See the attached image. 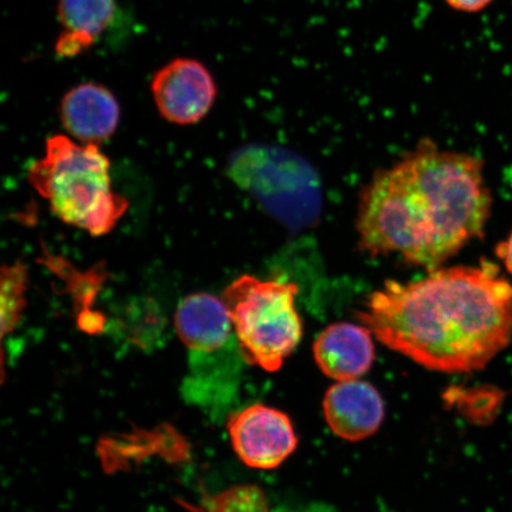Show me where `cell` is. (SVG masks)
<instances>
[{
  "label": "cell",
  "instance_id": "9a60e30c",
  "mask_svg": "<svg viewBox=\"0 0 512 512\" xmlns=\"http://www.w3.org/2000/svg\"><path fill=\"white\" fill-rule=\"evenodd\" d=\"M494 2V0H445V3L451 9L465 12V14H475V12L482 11Z\"/></svg>",
  "mask_w": 512,
  "mask_h": 512
},
{
  "label": "cell",
  "instance_id": "3957f363",
  "mask_svg": "<svg viewBox=\"0 0 512 512\" xmlns=\"http://www.w3.org/2000/svg\"><path fill=\"white\" fill-rule=\"evenodd\" d=\"M29 182L59 219L94 236L110 233L128 208L112 191L110 160L96 144L51 137L46 155L31 165Z\"/></svg>",
  "mask_w": 512,
  "mask_h": 512
},
{
  "label": "cell",
  "instance_id": "ba28073f",
  "mask_svg": "<svg viewBox=\"0 0 512 512\" xmlns=\"http://www.w3.org/2000/svg\"><path fill=\"white\" fill-rule=\"evenodd\" d=\"M323 413L337 437L361 441L380 430L386 407L373 384L357 379L332 384L324 396Z\"/></svg>",
  "mask_w": 512,
  "mask_h": 512
},
{
  "label": "cell",
  "instance_id": "8fae6325",
  "mask_svg": "<svg viewBox=\"0 0 512 512\" xmlns=\"http://www.w3.org/2000/svg\"><path fill=\"white\" fill-rule=\"evenodd\" d=\"M117 99L104 86L86 82L64 95L62 124L80 142L95 144L111 137L119 124Z\"/></svg>",
  "mask_w": 512,
  "mask_h": 512
},
{
  "label": "cell",
  "instance_id": "7c38bea8",
  "mask_svg": "<svg viewBox=\"0 0 512 512\" xmlns=\"http://www.w3.org/2000/svg\"><path fill=\"white\" fill-rule=\"evenodd\" d=\"M115 0H59L57 18L62 32L55 51L60 57L78 56L91 48L113 22Z\"/></svg>",
  "mask_w": 512,
  "mask_h": 512
},
{
  "label": "cell",
  "instance_id": "5b68a950",
  "mask_svg": "<svg viewBox=\"0 0 512 512\" xmlns=\"http://www.w3.org/2000/svg\"><path fill=\"white\" fill-rule=\"evenodd\" d=\"M227 428L235 453L253 469H275L297 450L298 437L288 415L260 403L230 413Z\"/></svg>",
  "mask_w": 512,
  "mask_h": 512
},
{
  "label": "cell",
  "instance_id": "6da1fadb",
  "mask_svg": "<svg viewBox=\"0 0 512 512\" xmlns=\"http://www.w3.org/2000/svg\"><path fill=\"white\" fill-rule=\"evenodd\" d=\"M390 350L446 374L483 369L512 342V286L497 265L439 267L389 280L358 313Z\"/></svg>",
  "mask_w": 512,
  "mask_h": 512
},
{
  "label": "cell",
  "instance_id": "7a4b0ae2",
  "mask_svg": "<svg viewBox=\"0 0 512 512\" xmlns=\"http://www.w3.org/2000/svg\"><path fill=\"white\" fill-rule=\"evenodd\" d=\"M483 169L476 156L420 142L364 188L357 216L363 251L398 254L428 271L444 265L484 235L492 197Z\"/></svg>",
  "mask_w": 512,
  "mask_h": 512
},
{
  "label": "cell",
  "instance_id": "5bb4252c",
  "mask_svg": "<svg viewBox=\"0 0 512 512\" xmlns=\"http://www.w3.org/2000/svg\"><path fill=\"white\" fill-rule=\"evenodd\" d=\"M27 284V270L23 265L4 266L2 271L3 322L15 323L23 305V292Z\"/></svg>",
  "mask_w": 512,
  "mask_h": 512
},
{
  "label": "cell",
  "instance_id": "9c48e42d",
  "mask_svg": "<svg viewBox=\"0 0 512 512\" xmlns=\"http://www.w3.org/2000/svg\"><path fill=\"white\" fill-rule=\"evenodd\" d=\"M366 325L348 322L331 324L320 332L313 343L317 366L329 379H360L373 367L375 345Z\"/></svg>",
  "mask_w": 512,
  "mask_h": 512
},
{
  "label": "cell",
  "instance_id": "8992f818",
  "mask_svg": "<svg viewBox=\"0 0 512 512\" xmlns=\"http://www.w3.org/2000/svg\"><path fill=\"white\" fill-rule=\"evenodd\" d=\"M153 99L158 111L170 123L196 124L202 120L216 99L213 75L194 59H175L153 76Z\"/></svg>",
  "mask_w": 512,
  "mask_h": 512
},
{
  "label": "cell",
  "instance_id": "4fadbf2b",
  "mask_svg": "<svg viewBox=\"0 0 512 512\" xmlns=\"http://www.w3.org/2000/svg\"><path fill=\"white\" fill-rule=\"evenodd\" d=\"M118 326L128 342L139 349L152 351L162 344L166 319L153 300L136 298L120 311Z\"/></svg>",
  "mask_w": 512,
  "mask_h": 512
},
{
  "label": "cell",
  "instance_id": "277c9868",
  "mask_svg": "<svg viewBox=\"0 0 512 512\" xmlns=\"http://www.w3.org/2000/svg\"><path fill=\"white\" fill-rule=\"evenodd\" d=\"M296 284L242 275L223 292L243 360L277 371L298 347L303 323L296 309Z\"/></svg>",
  "mask_w": 512,
  "mask_h": 512
},
{
  "label": "cell",
  "instance_id": "52a82bcc",
  "mask_svg": "<svg viewBox=\"0 0 512 512\" xmlns=\"http://www.w3.org/2000/svg\"><path fill=\"white\" fill-rule=\"evenodd\" d=\"M242 361L238 341L213 352L189 351L188 375L181 387L184 401L211 418H222L238 393Z\"/></svg>",
  "mask_w": 512,
  "mask_h": 512
},
{
  "label": "cell",
  "instance_id": "2e32d148",
  "mask_svg": "<svg viewBox=\"0 0 512 512\" xmlns=\"http://www.w3.org/2000/svg\"><path fill=\"white\" fill-rule=\"evenodd\" d=\"M496 255L503 262L505 268L512 275V232L507 239L498 243Z\"/></svg>",
  "mask_w": 512,
  "mask_h": 512
},
{
  "label": "cell",
  "instance_id": "30bf717a",
  "mask_svg": "<svg viewBox=\"0 0 512 512\" xmlns=\"http://www.w3.org/2000/svg\"><path fill=\"white\" fill-rule=\"evenodd\" d=\"M175 328L188 351L213 352L236 341L232 317L223 299L195 293L179 303Z\"/></svg>",
  "mask_w": 512,
  "mask_h": 512
}]
</instances>
